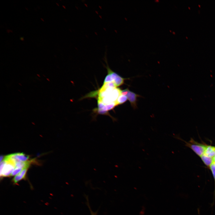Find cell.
Here are the masks:
<instances>
[{"instance_id": "1", "label": "cell", "mask_w": 215, "mask_h": 215, "mask_svg": "<svg viewBox=\"0 0 215 215\" xmlns=\"http://www.w3.org/2000/svg\"><path fill=\"white\" fill-rule=\"evenodd\" d=\"M15 168V163L5 156L3 160L1 162V177L10 176Z\"/></svg>"}, {"instance_id": "2", "label": "cell", "mask_w": 215, "mask_h": 215, "mask_svg": "<svg viewBox=\"0 0 215 215\" xmlns=\"http://www.w3.org/2000/svg\"><path fill=\"white\" fill-rule=\"evenodd\" d=\"M106 51L105 52L104 57V60L106 64V67L107 69L108 73L111 76L113 82L114 83L117 87L122 85L124 83L125 80L126 79L122 77L113 71L109 67L107 62Z\"/></svg>"}, {"instance_id": "3", "label": "cell", "mask_w": 215, "mask_h": 215, "mask_svg": "<svg viewBox=\"0 0 215 215\" xmlns=\"http://www.w3.org/2000/svg\"><path fill=\"white\" fill-rule=\"evenodd\" d=\"M121 91L120 88L116 87L107 96L100 100H98L102 102L105 105L116 102L121 95Z\"/></svg>"}, {"instance_id": "4", "label": "cell", "mask_w": 215, "mask_h": 215, "mask_svg": "<svg viewBox=\"0 0 215 215\" xmlns=\"http://www.w3.org/2000/svg\"><path fill=\"white\" fill-rule=\"evenodd\" d=\"M5 157L15 163L19 162L27 161L29 156L23 153H16L6 156Z\"/></svg>"}, {"instance_id": "5", "label": "cell", "mask_w": 215, "mask_h": 215, "mask_svg": "<svg viewBox=\"0 0 215 215\" xmlns=\"http://www.w3.org/2000/svg\"><path fill=\"white\" fill-rule=\"evenodd\" d=\"M187 145L200 157L204 154L207 146L200 144H191L188 143H187Z\"/></svg>"}, {"instance_id": "6", "label": "cell", "mask_w": 215, "mask_h": 215, "mask_svg": "<svg viewBox=\"0 0 215 215\" xmlns=\"http://www.w3.org/2000/svg\"><path fill=\"white\" fill-rule=\"evenodd\" d=\"M126 96L130 103L133 109H136L137 108V102L138 98L139 97H141V96L130 90Z\"/></svg>"}, {"instance_id": "7", "label": "cell", "mask_w": 215, "mask_h": 215, "mask_svg": "<svg viewBox=\"0 0 215 215\" xmlns=\"http://www.w3.org/2000/svg\"><path fill=\"white\" fill-rule=\"evenodd\" d=\"M29 167L24 168L22 171L13 179L12 182L14 185L17 184L21 180L26 179V173Z\"/></svg>"}, {"instance_id": "8", "label": "cell", "mask_w": 215, "mask_h": 215, "mask_svg": "<svg viewBox=\"0 0 215 215\" xmlns=\"http://www.w3.org/2000/svg\"><path fill=\"white\" fill-rule=\"evenodd\" d=\"M204 154L208 156L214 158L215 156V147L207 146Z\"/></svg>"}, {"instance_id": "9", "label": "cell", "mask_w": 215, "mask_h": 215, "mask_svg": "<svg viewBox=\"0 0 215 215\" xmlns=\"http://www.w3.org/2000/svg\"><path fill=\"white\" fill-rule=\"evenodd\" d=\"M200 157L205 164L209 167L214 161V158L208 156L204 154Z\"/></svg>"}, {"instance_id": "10", "label": "cell", "mask_w": 215, "mask_h": 215, "mask_svg": "<svg viewBox=\"0 0 215 215\" xmlns=\"http://www.w3.org/2000/svg\"><path fill=\"white\" fill-rule=\"evenodd\" d=\"M117 105H118L116 101L107 104L105 105L103 108L101 110L108 111V110L112 109Z\"/></svg>"}, {"instance_id": "11", "label": "cell", "mask_w": 215, "mask_h": 215, "mask_svg": "<svg viewBox=\"0 0 215 215\" xmlns=\"http://www.w3.org/2000/svg\"><path fill=\"white\" fill-rule=\"evenodd\" d=\"M128 99L126 96L121 95L118 98L116 102L118 105L125 102Z\"/></svg>"}, {"instance_id": "12", "label": "cell", "mask_w": 215, "mask_h": 215, "mask_svg": "<svg viewBox=\"0 0 215 215\" xmlns=\"http://www.w3.org/2000/svg\"><path fill=\"white\" fill-rule=\"evenodd\" d=\"M211 171L215 182V188L214 193V196H215V162L214 161L212 163L209 167Z\"/></svg>"}, {"instance_id": "13", "label": "cell", "mask_w": 215, "mask_h": 215, "mask_svg": "<svg viewBox=\"0 0 215 215\" xmlns=\"http://www.w3.org/2000/svg\"><path fill=\"white\" fill-rule=\"evenodd\" d=\"M22 169H23L20 168H15L11 173L10 176H15L20 172L22 170Z\"/></svg>"}, {"instance_id": "14", "label": "cell", "mask_w": 215, "mask_h": 215, "mask_svg": "<svg viewBox=\"0 0 215 215\" xmlns=\"http://www.w3.org/2000/svg\"><path fill=\"white\" fill-rule=\"evenodd\" d=\"M86 198L87 199V204L90 212V215H97L98 211H97L95 212H94L92 211L90 206V205L89 202L88 198L87 196H86Z\"/></svg>"}, {"instance_id": "15", "label": "cell", "mask_w": 215, "mask_h": 215, "mask_svg": "<svg viewBox=\"0 0 215 215\" xmlns=\"http://www.w3.org/2000/svg\"><path fill=\"white\" fill-rule=\"evenodd\" d=\"M111 82H113V81L111 76L108 73L104 80L103 84Z\"/></svg>"}, {"instance_id": "16", "label": "cell", "mask_w": 215, "mask_h": 215, "mask_svg": "<svg viewBox=\"0 0 215 215\" xmlns=\"http://www.w3.org/2000/svg\"><path fill=\"white\" fill-rule=\"evenodd\" d=\"M129 90L128 89V88H126L125 89H124L122 90H121V95H125L126 96L127 95L128 93V92L129 91Z\"/></svg>"}, {"instance_id": "17", "label": "cell", "mask_w": 215, "mask_h": 215, "mask_svg": "<svg viewBox=\"0 0 215 215\" xmlns=\"http://www.w3.org/2000/svg\"><path fill=\"white\" fill-rule=\"evenodd\" d=\"M4 158V157L3 156H0V162H1L3 160V159Z\"/></svg>"}, {"instance_id": "18", "label": "cell", "mask_w": 215, "mask_h": 215, "mask_svg": "<svg viewBox=\"0 0 215 215\" xmlns=\"http://www.w3.org/2000/svg\"><path fill=\"white\" fill-rule=\"evenodd\" d=\"M214 161L215 162V159H214Z\"/></svg>"}]
</instances>
